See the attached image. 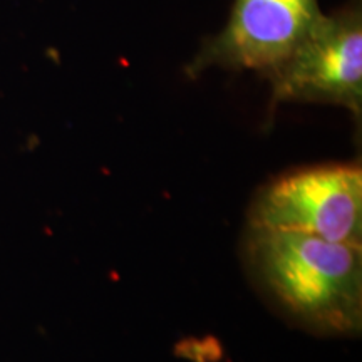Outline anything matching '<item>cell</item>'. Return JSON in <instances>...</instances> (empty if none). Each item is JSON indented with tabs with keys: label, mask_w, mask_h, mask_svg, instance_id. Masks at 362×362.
<instances>
[{
	"label": "cell",
	"mask_w": 362,
	"mask_h": 362,
	"mask_svg": "<svg viewBox=\"0 0 362 362\" xmlns=\"http://www.w3.org/2000/svg\"><path fill=\"white\" fill-rule=\"evenodd\" d=\"M248 253L269 291L307 324L339 334L361 327V245L252 228Z\"/></svg>",
	"instance_id": "cell-1"
},
{
	"label": "cell",
	"mask_w": 362,
	"mask_h": 362,
	"mask_svg": "<svg viewBox=\"0 0 362 362\" xmlns=\"http://www.w3.org/2000/svg\"><path fill=\"white\" fill-rule=\"evenodd\" d=\"M272 106L279 103L336 104L359 117L362 111V11L352 0L322 13L285 62L267 76Z\"/></svg>",
	"instance_id": "cell-2"
},
{
	"label": "cell",
	"mask_w": 362,
	"mask_h": 362,
	"mask_svg": "<svg viewBox=\"0 0 362 362\" xmlns=\"http://www.w3.org/2000/svg\"><path fill=\"white\" fill-rule=\"evenodd\" d=\"M252 228L307 233L362 247V170L325 165L282 176L253 205Z\"/></svg>",
	"instance_id": "cell-3"
},
{
	"label": "cell",
	"mask_w": 362,
	"mask_h": 362,
	"mask_svg": "<svg viewBox=\"0 0 362 362\" xmlns=\"http://www.w3.org/2000/svg\"><path fill=\"white\" fill-rule=\"evenodd\" d=\"M320 17L319 0H233L223 29L203 40L185 71L193 79L211 67L269 76Z\"/></svg>",
	"instance_id": "cell-4"
}]
</instances>
